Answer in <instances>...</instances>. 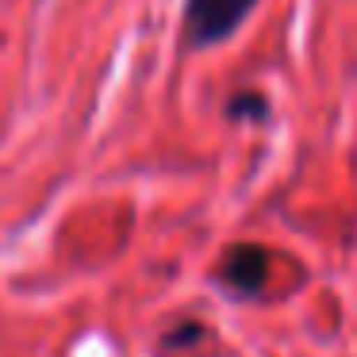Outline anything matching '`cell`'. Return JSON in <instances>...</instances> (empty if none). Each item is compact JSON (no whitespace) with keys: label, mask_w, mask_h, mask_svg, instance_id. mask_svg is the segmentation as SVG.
Wrapping results in <instances>:
<instances>
[{"label":"cell","mask_w":357,"mask_h":357,"mask_svg":"<svg viewBox=\"0 0 357 357\" xmlns=\"http://www.w3.org/2000/svg\"><path fill=\"white\" fill-rule=\"evenodd\" d=\"M257 0H185V47L208 50L231 39Z\"/></svg>","instance_id":"obj_1"},{"label":"cell","mask_w":357,"mask_h":357,"mask_svg":"<svg viewBox=\"0 0 357 357\" xmlns=\"http://www.w3.org/2000/svg\"><path fill=\"white\" fill-rule=\"evenodd\" d=\"M219 277H223L227 288H234L238 296H257L269 280V250L261 246H231L219 261Z\"/></svg>","instance_id":"obj_2"},{"label":"cell","mask_w":357,"mask_h":357,"mask_svg":"<svg viewBox=\"0 0 357 357\" xmlns=\"http://www.w3.org/2000/svg\"><path fill=\"white\" fill-rule=\"evenodd\" d=\"M265 96L254 93V89H246V93H234L231 100H227V119H265Z\"/></svg>","instance_id":"obj_3"},{"label":"cell","mask_w":357,"mask_h":357,"mask_svg":"<svg viewBox=\"0 0 357 357\" xmlns=\"http://www.w3.org/2000/svg\"><path fill=\"white\" fill-rule=\"evenodd\" d=\"M196 338H204V323H181V331L165 334V346L177 349V346H188V342H196Z\"/></svg>","instance_id":"obj_4"}]
</instances>
